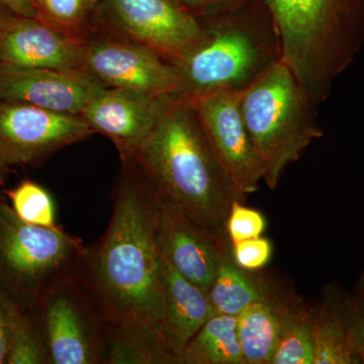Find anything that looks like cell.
Segmentation results:
<instances>
[{
    "label": "cell",
    "mask_w": 364,
    "mask_h": 364,
    "mask_svg": "<svg viewBox=\"0 0 364 364\" xmlns=\"http://www.w3.org/2000/svg\"><path fill=\"white\" fill-rule=\"evenodd\" d=\"M105 86L82 69L21 68L0 64V100L60 114L80 116Z\"/></svg>",
    "instance_id": "4fadbf2b"
},
{
    "label": "cell",
    "mask_w": 364,
    "mask_h": 364,
    "mask_svg": "<svg viewBox=\"0 0 364 364\" xmlns=\"http://www.w3.org/2000/svg\"><path fill=\"white\" fill-rule=\"evenodd\" d=\"M85 43L40 18L0 23V64L21 68L83 70Z\"/></svg>",
    "instance_id": "9a60e30c"
},
{
    "label": "cell",
    "mask_w": 364,
    "mask_h": 364,
    "mask_svg": "<svg viewBox=\"0 0 364 364\" xmlns=\"http://www.w3.org/2000/svg\"><path fill=\"white\" fill-rule=\"evenodd\" d=\"M235 263L247 272H259L272 259V242L263 237L231 244Z\"/></svg>",
    "instance_id": "4316f807"
},
{
    "label": "cell",
    "mask_w": 364,
    "mask_h": 364,
    "mask_svg": "<svg viewBox=\"0 0 364 364\" xmlns=\"http://www.w3.org/2000/svg\"><path fill=\"white\" fill-rule=\"evenodd\" d=\"M9 304L0 294V364H6L9 354Z\"/></svg>",
    "instance_id": "f1b7e54d"
},
{
    "label": "cell",
    "mask_w": 364,
    "mask_h": 364,
    "mask_svg": "<svg viewBox=\"0 0 364 364\" xmlns=\"http://www.w3.org/2000/svg\"><path fill=\"white\" fill-rule=\"evenodd\" d=\"M181 364H245L237 316L215 314L181 354Z\"/></svg>",
    "instance_id": "d6986e66"
},
{
    "label": "cell",
    "mask_w": 364,
    "mask_h": 364,
    "mask_svg": "<svg viewBox=\"0 0 364 364\" xmlns=\"http://www.w3.org/2000/svg\"><path fill=\"white\" fill-rule=\"evenodd\" d=\"M279 58L294 74L314 111L364 45V0H263Z\"/></svg>",
    "instance_id": "3957f363"
},
{
    "label": "cell",
    "mask_w": 364,
    "mask_h": 364,
    "mask_svg": "<svg viewBox=\"0 0 364 364\" xmlns=\"http://www.w3.org/2000/svg\"><path fill=\"white\" fill-rule=\"evenodd\" d=\"M114 25L136 42L152 48L172 64L207 37L191 11L173 0H105Z\"/></svg>",
    "instance_id": "9c48e42d"
},
{
    "label": "cell",
    "mask_w": 364,
    "mask_h": 364,
    "mask_svg": "<svg viewBox=\"0 0 364 364\" xmlns=\"http://www.w3.org/2000/svg\"><path fill=\"white\" fill-rule=\"evenodd\" d=\"M242 269L235 263L232 246L225 251L208 296L215 314L238 316L256 303H274L291 296L274 280L257 273Z\"/></svg>",
    "instance_id": "e0dca14e"
},
{
    "label": "cell",
    "mask_w": 364,
    "mask_h": 364,
    "mask_svg": "<svg viewBox=\"0 0 364 364\" xmlns=\"http://www.w3.org/2000/svg\"><path fill=\"white\" fill-rule=\"evenodd\" d=\"M97 0H33L38 18L46 23L74 35L87 20Z\"/></svg>",
    "instance_id": "cb8c5ba5"
},
{
    "label": "cell",
    "mask_w": 364,
    "mask_h": 364,
    "mask_svg": "<svg viewBox=\"0 0 364 364\" xmlns=\"http://www.w3.org/2000/svg\"><path fill=\"white\" fill-rule=\"evenodd\" d=\"M352 294L355 296L356 301H358L359 305L364 310V270L360 274L358 275L356 279L355 284H354Z\"/></svg>",
    "instance_id": "4dcf8cb0"
},
{
    "label": "cell",
    "mask_w": 364,
    "mask_h": 364,
    "mask_svg": "<svg viewBox=\"0 0 364 364\" xmlns=\"http://www.w3.org/2000/svg\"><path fill=\"white\" fill-rule=\"evenodd\" d=\"M48 364H104L109 331L79 277L50 291L38 308Z\"/></svg>",
    "instance_id": "52a82bcc"
},
{
    "label": "cell",
    "mask_w": 364,
    "mask_h": 364,
    "mask_svg": "<svg viewBox=\"0 0 364 364\" xmlns=\"http://www.w3.org/2000/svg\"><path fill=\"white\" fill-rule=\"evenodd\" d=\"M104 235L85 246L79 279L109 331L114 364H181L163 335L162 198L131 157L122 158Z\"/></svg>",
    "instance_id": "6da1fadb"
},
{
    "label": "cell",
    "mask_w": 364,
    "mask_h": 364,
    "mask_svg": "<svg viewBox=\"0 0 364 364\" xmlns=\"http://www.w3.org/2000/svg\"><path fill=\"white\" fill-rule=\"evenodd\" d=\"M312 308L299 301L287 312L270 364H314Z\"/></svg>",
    "instance_id": "44dd1931"
},
{
    "label": "cell",
    "mask_w": 364,
    "mask_h": 364,
    "mask_svg": "<svg viewBox=\"0 0 364 364\" xmlns=\"http://www.w3.org/2000/svg\"><path fill=\"white\" fill-rule=\"evenodd\" d=\"M343 320L345 327L350 337L354 350L358 354L360 364H364V310L356 301L351 291L345 289L337 282L328 284L323 289Z\"/></svg>",
    "instance_id": "d4e9b609"
},
{
    "label": "cell",
    "mask_w": 364,
    "mask_h": 364,
    "mask_svg": "<svg viewBox=\"0 0 364 364\" xmlns=\"http://www.w3.org/2000/svg\"><path fill=\"white\" fill-rule=\"evenodd\" d=\"M0 4H4V6L9 7L13 11L14 6L11 0H0Z\"/></svg>",
    "instance_id": "d6a6232c"
},
{
    "label": "cell",
    "mask_w": 364,
    "mask_h": 364,
    "mask_svg": "<svg viewBox=\"0 0 364 364\" xmlns=\"http://www.w3.org/2000/svg\"><path fill=\"white\" fill-rule=\"evenodd\" d=\"M159 245L163 257L208 294L231 242L227 234L203 226L178 205L162 198Z\"/></svg>",
    "instance_id": "7c38bea8"
},
{
    "label": "cell",
    "mask_w": 364,
    "mask_h": 364,
    "mask_svg": "<svg viewBox=\"0 0 364 364\" xmlns=\"http://www.w3.org/2000/svg\"><path fill=\"white\" fill-rule=\"evenodd\" d=\"M13 11L20 16L38 18V11L33 6V0H11Z\"/></svg>",
    "instance_id": "f546056e"
},
{
    "label": "cell",
    "mask_w": 364,
    "mask_h": 364,
    "mask_svg": "<svg viewBox=\"0 0 364 364\" xmlns=\"http://www.w3.org/2000/svg\"><path fill=\"white\" fill-rule=\"evenodd\" d=\"M294 294L274 303H256L237 316V332L245 364H270Z\"/></svg>",
    "instance_id": "ac0fdd59"
},
{
    "label": "cell",
    "mask_w": 364,
    "mask_h": 364,
    "mask_svg": "<svg viewBox=\"0 0 364 364\" xmlns=\"http://www.w3.org/2000/svg\"><path fill=\"white\" fill-rule=\"evenodd\" d=\"M181 1L186 6L213 9V11L225 14L248 6L251 0H181Z\"/></svg>",
    "instance_id": "83f0119b"
},
{
    "label": "cell",
    "mask_w": 364,
    "mask_h": 364,
    "mask_svg": "<svg viewBox=\"0 0 364 364\" xmlns=\"http://www.w3.org/2000/svg\"><path fill=\"white\" fill-rule=\"evenodd\" d=\"M9 354L6 364H48L44 335L36 314L9 303Z\"/></svg>",
    "instance_id": "7402d4cb"
},
{
    "label": "cell",
    "mask_w": 364,
    "mask_h": 364,
    "mask_svg": "<svg viewBox=\"0 0 364 364\" xmlns=\"http://www.w3.org/2000/svg\"><path fill=\"white\" fill-rule=\"evenodd\" d=\"M92 134L80 116L0 100V159L6 166L42 161Z\"/></svg>",
    "instance_id": "ba28073f"
},
{
    "label": "cell",
    "mask_w": 364,
    "mask_h": 364,
    "mask_svg": "<svg viewBox=\"0 0 364 364\" xmlns=\"http://www.w3.org/2000/svg\"><path fill=\"white\" fill-rule=\"evenodd\" d=\"M241 202L235 200L225 224V231L231 244L257 238L267 228L264 215L254 208L245 207Z\"/></svg>",
    "instance_id": "484cf974"
},
{
    "label": "cell",
    "mask_w": 364,
    "mask_h": 364,
    "mask_svg": "<svg viewBox=\"0 0 364 364\" xmlns=\"http://www.w3.org/2000/svg\"><path fill=\"white\" fill-rule=\"evenodd\" d=\"M83 70L109 87L181 95L176 67L136 41L100 40L85 45Z\"/></svg>",
    "instance_id": "8fae6325"
},
{
    "label": "cell",
    "mask_w": 364,
    "mask_h": 364,
    "mask_svg": "<svg viewBox=\"0 0 364 364\" xmlns=\"http://www.w3.org/2000/svg\"><path fill=\"white\" fill-rule=\"evenodd\" d=\"M6 193L14 214L23 222L41 227H58L54 200L40 184L23 181Z\"/></svg>",
    "instance_id": "603a6c76"
},
{
    "label": "cell",
    "mask_w": 364,
    "mask_h": 364,
    "mask_svg": "<svg viewBox=\"0 0 364 364\" xmlns=\"http://www.w3.org/2000/svg\"><path fill=\"white\" fill-rule=\"evenodd\" d=\"M171 97L105 86L85 105L80 117L95 133L111 139L121 158L130 157Z\"/></svg>",
    "instance_id": "5bb4252c"
},
{
    "label": "cell",
    "mask_w": 364,
    "mask_h": 364,
    "mask_svg": "<svg viewBox=\"0 0 364 364\" xmlns=\"http://www.w3.org/2000/svg\"><path fill=\"white\" fill-rule=\"evenodd\" d=\"M130 157L163 200L203 226L226 234L230 208L245 196L218 159L191 100L170 97Z\"/></svg>",
    "instance_id": "7a4b0ae2"
},
{
    "label": "cell",
    "mask_w": 364,
    "mask_h": 364,
    "mask_svg": "<svg viewBox=\"0 0 364 364\" xmlns=\"http://www.w3.org/2000/svg\"><path fill=\"white\" fill-rule=\"evenodd\" d=\"M85 246L61 228L28 224L0 198V294L36 314L50 291L79 277Z\"/></svg>",
    "instance_id": "5b68a950"
},
{
    "label": "cell",
    "mask_w": 364,
    "mask_h": 364,
    "mask_svg": "<svg viewBox=\"0 0 364 364\" xmlns=\"http://www.w3.org/2000/svg\"><path fill=\"white\" fill-rule=\"evenodd\" d=\"M244 7L223 14L212 28H205V40L173 64L181 80V97L193 100L243 90L279 58L273 28H259L241 14Z\"/></svg>",
    "instance_id": "8992f818"
},
{
    "label": "cell",
    "mask_w": 364,
    "mask_h": 364,
    "mask_svg": "<svg viewBox=\"0 0 364 364\" xmlns=\"http://www.w3.org/2000/svg\"><path fill=\"white\" fill-rule=\"evenodd\" d=\"M241 109L270 189L324 135L305 90L279 58L241 91Z\"/></svg>",
    "instance_id": "277c9868"
},
{
    "label": "cell",
    "mask_w": 364,
    "mask_h": 364,
    "mask_svg": "<svg viewBox=\"0 0 364 364\" xmlns=\"http://www.w3.org/2000/svg\"><path fill=\"white\" fill-rule=\"evenodd\" d=\"M162 254V253H161ZM163 335L178 358L215 309L205 291L182 277L162 256Z\"/></svg>",
    "instance_id": "2e32d148"
},
{
    "label": "cell",
    "mask_w": 364,
    "mask_h": 364,
    "mask_svg": "<svg viewBox=\"0 0 364 364\" xmlns=\"http://www.w3.org/2000/svg\"><path fill=\"white\" fill-rule=\"evenodd\" d=\"M6 165L0 159V186L2 183V179H4V169H6Z\"/></svg>",
    "instance_id": "1f68e13d"
},
{
    "label": "cell",
    "mask_w": 364,
    "mask_h": 364,
    "mask_svg": "<svg viewBox=\"0 0 364 364\" xmlns=\"http://www.w3.org/2000/svg\"><path fill=\"white\" fill-rule=\"evenodd\" d=\"M241 91H221L191 100L218 159L246 196L263 181V167L242 114Z\"/></svg>",
    "instance_id": "30bf717a"
},
{
    "label": "cell",
    "mask_w": 364,
    "mask_h": 364,
    "mask_svg": "<svg viewBox=\"0 0 364 364\" xmlns=\"http://www.w3.org/2000/svg\"><path fill=\"white\" fill-rule=\"evenodd\" d=\"M314 364H360L336 306L325 293L312 308Z\"/></svg>",
    "instance_id": "ffe728a7"
}]
</instances>
